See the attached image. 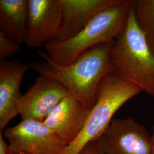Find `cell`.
Here are the masks:
<instances>
[{
  "label": "cell",
  "instance_id": "cell-13",
  "mask_svg": "<svg viewBox=\"0 0 154 154\" xmlns=\"http://www.w3.org/2000/svg\"><path fill=\"white\" fill-rule=\"evenodd\" d=\"M138 27L154 53V0H130Z\"/></svg>",
  "mask_w": 154,
  "mask_h": 154
},
{
  "label": "cell",
  "instance_id": "cell-5",
  "mask_svg": "<svg viewBox=\"0 0 154 154\" xmlns=\"http://www.w3.org/2000/svg\"><path fill=\"white\" fill-rule=\"evenodd\" d=\"M99 154H152V138L131 118L113 119L97 140Z\"/></svg>",
  "mask_w": 154,
  "mask_h": 154
},
{
  "label": "cell",
  "instance_id": "cell-4",
  "mask_svg": "<svg viewBox=\"0 0 154 154\" xmlns=\"http://www.w3.org/2000/svg\"><path fill=\"white\" fill-rule=\"evenodd\" d=\"M142 93L114 73L107 74L99 85L96 101L78 137L62 154H79L89 143L98 140L107 130L117 111L127 101Z\"/></svg>",
  "mask_w": 154,
  "mask_h": 154
},
{
  "label": "cell",
  "instance_id": "cell-10",
  "mask_svg": "<svg viewBox=\"0 0 154 154\" xmlns=\"http://www.w3.org/2000/svg\"><path fill=\"white\" fill-rule=\"evenodd\" d=\"M90 109L70 95L57 105L43 123L67 146L78 137Z\"/></svg>",
  "mask_w": 154,
  "mask_h": 154
},
{
  "label": "cell",
  "instance_id": "cell-3",
  "mask_svg": "<svg viewBox=\"0 0 154 154\" xmlns=\"http://www.w3.org/2000/svg\"><path fill=\"white\" fill-rule=\"evenodd\" d=\"M131 10L130 0L100 11L72 38L45 45L52 61L62 66L71 64L87 50L102 44L112 43L125 28Z\"/></svg>",
  "mask_w": 154,
  "mask_h": 154
},
{
  "label": "cell",
  "instance_id": "cell-17",
  "mask_svg": "<svg viewBox=\"0 0 154 154\" xmlns=\"http://www.w3.org/2000/svg\"><path fill=\"white\" fill-rule=\"evenodd\" d=\"M152 138V154H154V123L152 127V134L151 135Z\"/></svg>",
  "mask_w": 154,
  "mask_h": 154
},
{
  "label": "cell",
  "instance_id": "cell-1",
  "mask_svg": "<svg viewBox=\"0 0 154 154\" xmlns=\"http://www.w3.org/2000/svg\"><path fill=\"white\" fill-rule=\"evenodd\" d=\"M111 43L102 44L84 52L67 66L55 63L46 52L39 51L40 60L31 61L29 68L61 83L72 96L91 109L96 101L99 85L112 72L110 59Z\"/></svg>",
  "mask_w": 154,
  "mask_h": 154
},
{
  "label": "cell",
  "instance_id": "cell-7",
  "mask_svg": "<svg viewBox=\"0 0 154 154\" xmlns=\"http://www.w3.org/2000/svg\"><path fill=\"white\" fill-rule=\"evenodd\" d=\"M71 95L69 91L55 79L39 75L28 91L22 94L18 104L22 120L43 122L63 99Z\"/></svg>",
  "mask_w": 154,
  "mask_h": 154
},
{
  "label": "cell",
  "instance_id": "cell-8",
  "mask_svg": "<svg viewBox=\"0 0 154 154\" xmlns=\"http://www.w3.org/2000/svg\"><path fill=\"white\" fill-rule=\"evenodd\" d=\"M28 18L25 43L29 48L39 49L53 42L61 19L58 0H28Z\"/></svg>",
  "mask_w": 154,
  "mask_h": 154
},
{
  "label": "cell",
  "instance_id": "cell-14",
  "mask_svg": "<svg viewBox=\"0 0 154 154\" xmlns=\"http://www.w3.org/2000/svg\"><path fill=\"white\" fill-rule=\"evenodd\" d=\"M21 49L20 44L0 32V60H7L18 53Z\"/></svg>",
  "mask_w": 154,
  "mask_h": 154
},
{
  "label": "cell",
  "instance_id": "cell-2",
  "mask_svg": "<svg viewBox=\"0 0 154 154\" xmlns=\"http://www.w3.org/2000/svg\"><path fill=\"white\" fill-rule=\"evenodd\" d=\"M112 72L154 97V53L136 22L131 5L126 25L111 43Z\"/></svg>",
  "mask_w": 154,
  "mask_h": 154
},
{
  "label": "cell",
  "instance_id": "cell-15",
  "mask_svg": "<svg viewBox=\"0 0 154 154\" xmlns=\"http://www.w3.org/2000/svg\"><path fill=\"white\" fill-rule=\"evenodd\" d=\"M79 154H99L97 140L89 143Z\"/></svg>",
  "mask_w": 154,
  "mask_h": 154
},
{
  "label": "cell",
  "instance_id": "cell-9",
  "mask_svg": "<svg viewBox=\"0 0 154 154\" xmlns=\"http://www.w3.org/2000/svg\"><path fill=\"white\" fill-rule=\"evenodd\" d=\"M61 19L56 38L61 42L79 33L100 11L121 2L122 0H58Z\"/></svg>",
  "mask_w": 154,
  "mask_h": 154
},
{
  "label": "cell",
  "instance_id": "cell-18",
  "mask_svg": "<svg viewBox=\"0 0 154 154\" xmlns=\"http://www.w3.org/2000/svg\"><path fill=\"white\" fill-rule=\"evenodd\" d=\"M13 154H26L24 153H21V152H17V153H14Z\"/></svg>",
  "mask_w": 154,
  "mask_h": 154
},
{
  "label": "cell",
  "instance_id": "cell-6",
  "mask_svg": "<svg viewBox=\"0 0 154 154\" xmlns=\"http://www.w3.org/2000/svg\"><path fill=\"white\" fill-rule=\"evenodd\" d=\"M13 154H62L66 145L43 122L22 120L2 132Z\"/></svg>",
  "mask_w": 154,
  "mask_h": 154
},
{
  "label": "cell",
  "instance_id": "cell-16",
  "mask_svg": "<svg viewBox=\"0 0 154 154\" xmlns=\"http://www.w3.org/2000/svg\"><path fill=\"white\" fill-rule=\"evenodd\" d=\"M0 154H13L10 145L4 139L2 132H0Z\"/></svg>",
  "mask_w": 154,
  "mask_h": 154
},
{
  "label": "cell",
  "instance_id": "cell-12",
  "mask_svg": "<svg viewBox=\"0 0 154 154\" xmlns=\"http://www.w3.org/2000/svg\"><path fill=\"white\" fill-rule=\"evenodd\" d=\"M28 0H0V32L20 44L25 43Z\"/></svg>",
  "mask_w": 154,
  "mask_h": 154
},
{
  "label": "cell",
  "instance_id": "cell-11",
  "mask_svg": "<svg viewBox=\"0 0 154 154\" xmlns=\"http://www.w3.org/2000/svg\"><path fill=\"white\" fill-rule=\"evenodd\" d=\"M29 68L16 60H0V132L19 115L18 104L22 95L20 88Z\"/></svg>",
  "mask_w": 154,
  "mask_h": 154
}]
</instances>
